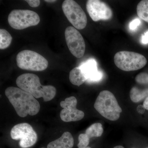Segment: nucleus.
Here are the masks:
<instances>
[{
    "instance_id": "obj_1",
    "label": "nucleus",
    "mask_w": 148,
    "mask_h": 148,
    "mask_svg": "<svg viewBox=\"0 0 148 148\" xmlns=\"http://www.w3.org/2000/svg\"><path fill=\"white\" fill-rule=\"evenodd\" d=\"M5 93L18 116H34L39 112V103L29 92L19 88L11 86L5 89Z\"/></svg>"
},
{
    "instance_id": "obj_2",
    "label": "nucleus",
    "mask_w": 148,
    "mask_h": 148,
    "mask_svg": "<svg viewBox=\"0 0 148 148\" xmlns=\"http://www.w3.org/2000/svg\"><path fill=\"white\" fill-rule=\"evenodd\" d=\"M16 83L18 88L29 92L35 98H42L45 102L51 101L56 94V88L54 86L42 85L39 77L35 74L20 75L16 79Z\"/></svg>"
},
{
    "instance_id": "obj_3",
    "label": "nucleus",
    "mask_w": 148,
    "mask_h": 148,
    "mask_svg": "<svg viewBox=\"0 0 148 148\" xmlns=\"http://www.w3.org/2000/svg\"><path fill=\"white\" fill-rule=\"evenodd\" d=\"M94 107L101 115L112 121L119 119L122 112L114 95L108 90L100 92L94 103Z\"/></svg>"
},
{
    "instance_id": "obj_4",
    "label": "nucleus",
    "mask_w": 148,
    "mask_h": 148,
    "mask_svg": "<svg viewBox=\"0 0 148 148\" xmlns=\"http://www.w3.org/2000/svg\"><path fill=\"white\" fill-rule=\"evenodd\" d=\"M114 62L121 70L125 71H132L143 68L147 64V60L145 56L140 53L123 51L115 54Z\"/></svg>"
},
{
    "instance_id": "obj_5",
    "label": "nucleus",
    "mask_w": 148,
    "mask_h": 148,
    "mask_svg": "<svg viewBox=\"0 0 148 148\" xmlns=\"http://www.w3.org/2000/svg\"><path fill=\"white\" fill-rule=\"evenodd\" d=\"M16 64L18 68L22 70L34 71H41L46 70L48 62L44 57L29 50L22 51L16 56Z\"/></svg>"
},
{
    "instance_id": "obj_6",
    "label": "nucleus",
    "mask_w": 148,
    "mask_h": 148,
    "mask_svg": "<svg viewBox=\"0 0 148 148\" xmlns=\"http://www.w3.org/2000/svg\"><path fill=\"white\" fill-rule=\"evenodd\" d=\"M8 21L10 27L14 29L23 30L38 25L40 22V17L33 11L16 9L10 13Z\"/></svg>"
},
{
    "instance_id": "obj_7",
    "label": "nucleus",
    "mask_w": 148,
    "mask_h": 148,
    "mask_svg": "<svg viewBox=\"0 0 148 148\" xmlns=\"http://www.w3.org/2000/svg\"><path fill=\"white\" fill-rule=\"evenodd\" d=\"M65 16L75 29L82 30L86 27L87 18L80 6L73 0H65L62 5Z\"/></svg>"
},
{
    "instance_id": "obj_8",
    "label": "nucleus",
    "mask_w": 148,
    "mask_h": 148,
    "mask_svg": "<svg viewBox=\"0 0 148 148\" xmlns=\"http://www.w3.org/2000/svg\"><path fill=\"white\" fill-rule=\"evenodd\" d=\"M10 135L13 140H20L19 146L22 148L32 147L38 139L37 133L32 125L25 123L14 125L11 130Z\"/></svg>"
},
{
    "instance_id": "obj_9",
    "label": "nucleus",
    "mask_w": 148,
    "mask_h": 148,
    "mask_svg": "<svg viewBox=\"0 0 148 148\" xmlns=\"http://www.w3.org/2000/svg\"><path fill=\"white\" fill-rule=\"evenodd\" d=\"M66 43L71 53L77 58L84 55L86 45L82 35L75 27H69L65 30Z\"/></svg>"
},
{
    "instance_id": "obj_10",
    "label": "nucleus",
    "mask_w": 148,
    "mask_h": 148,
    "mask_svg": "<svg viewBox=\"0 0 148 148\" xmlns=\"http://www.w3.org/2000/svg\"><path fill=\"white\" fill-rule=\"evenodd\" d=\"M77 103L76 98L74 96L66 98L64 101H61L60 106L63 109L61 110L60 115L63 121H79L84 117V112L77 108Z\"/></svg>"
},
{
    "instance_id": "obj_11",
    "label": "nucleus",
    "mask_w": 148,
    "mask_h": 148,
    "mask_svg": "<svg viewBox=\"0 0 148 148\" xmlns=\"http://www.w3.org/2000/svg\"><path fill=\"white\" fill-rule=\"evenodd\" d=\"M86 7L89 16L93 21L108 20L112 17V9L106 3L102 1L88 0Z\"/></svg>"
},
{
    "instance_id": "obj_12",
    "label": "nucleus",
    "mask_w": 148,
    "mask_h": 148,
    "mask_svg": "<svg viewBox=\"0 0 148 148\" xmlns=\"http://www.w3.org/2000/svg\"><path fill=\"white\" fill-rule=\"evenodd\" d=\"M79 67L87 78L88 82H98L103 78V73L98 71L97 62L93 58L84 62Z\"/></svg>"
},
{
    "instance_id": "obj_13",
    "label": "nucleus",
    "mask_w": 148,
    "mask_h": 148,
    "mask_svg": "<svg viewBox=\"0 0 148 148\" xmlns=\"http://www.w3.org/2000/svg\"><path fill=\"white\" fill-rule=\"evenodd\" d=\"M73 138L70 132H66L57 140L47 145V148H72L73 147Z\"/></svg>"
},
{
    "instance_id": "obj_14",
    "label": "nucleus",
    "mask_w": 148,
    "mask_h": 148,
    "mask_svg": "<svg viewBox=\"0 0 148 148\" xmlns=\"http://www.w3.org/2000/svg\"><path fill=\"white\" fill-rule=\"evenodd\" d=\"M69 79L72 84L79 86L87 79L79 67H76L72 69L69 74Z\"/></svg>"
},
{
    "instance_id": "obj_15",
    "label": "nucleus",
    "mask_w": 148,
    "mask_h": 148,
    "mask_svg": "<svg viewBox=\"0 0 148 148\" xmlns=\"http://www.w3.org/2000/svg\"><path fill=\"white\" fill-rule=\"evenodd\" d=\"M130 96L132 102L138 103L148 96V89L140 90L137 87H132L130 90Z\"/></svg>"
},
{
    "instance_id": "obj_16",
    "label": "nucleus",
    "mask_w": 148,
    "mask_h": 148,
    "mask_svg": "<svg viewBox=\"0 0 148 148\" xmlns=\"http://www.w3.org/2000/svg\"><path fill=\"white\" fill-rule=\"evenodd\" d=\"M103 132V128L101 123H93L86 130L85 133L89 138L101 137Z\"/></svg>"
},
{
    "instance_id": "obj_17",
    "label": "nucleus",
    "mask_w": 148,
    "mask_h": 148,
    "mask_svg": "<svg viewBox=\"0 0 148 148\" xmlns=\"http://www.w3.org/2000/svg\"><path fill=\"white\" fill-rule=\"evenodd\" d=\"M137 13L141 19L148 23V0H143L137 7Z\"/></svg>"
},
{
    "instance_id": "obj_18",
    "label": "nucleus",
    "mask_w": 148,
    "mask_h": 148,
    "mask_svg": "<svg viewBox=\"0 0 148 148\" xmlns=\"http://www.w3.org/2000/svg\"><path fill=\"white\" fill-rule=\"evenodd\" d=\"M12 38L11 35L7 30L0 29V49H4L10 45Z\"/></svg>"
},
{
    "instance_id": "obj_19",
    "label": "nucleus",
    "mask_w": 148,
    "mask_h": 148,
    "mask_svg": "<svg viewBox=\"0 0 148 148\" xmlns=\"http://www.w3.org/2000/svg\"><path fill=\"white\" fill-rule=\"evenodd\" d=\"M79 143L77 145L78 148H84L88 147L90 142V138L86 133L80 134L78 137Z\"/></svg>"
},
{
    "instance_id": "obj_20",
    "label": "nucleus",
    "mask_w": 148,
    "mask_h": 148,
    "mask_svg": "<svg viewBox=\"0 0 148 148\" xmlns=\"http://www.w3.org/2000/svg\"><path fill=\"white\" fill-rule=\"evenodd\" d=\"M135 81L140 84H147L148 83V74L145 73H140L136 76Z\"/></svg>"
},
{
    "instance_id": "obj_21",
    "label": "nucleus",
    "mask_w": 148,
    "mask_h": 148,
    "mask_svg": "<svg viewBox=\"0 0 148 148\" xmlns=\"http://www.w3.org/2000/svg\"><path fill=\"white\" fill-rule=\"evenodd\" d=\"M141 24V21L139 18H135L133 19L129 25L130 29L131 30H134L137 29L138 26Z\"/></svg>"
},
{
    "instance_id": "obj_22",
    "label": "nucleus",
    "mask_w": 148,
    "mask_h": 148,
    "mask_svg": "<svg viewBox=\"0 0 148 148\" xmlns=\"http://www.w3.org/2000/svg\"><path fill=\"white\" fill-rule=\"evenodd\" d=\"M25 1L27 2L29 5L33 8L38 7L40 3V0H26Z\"/></svg>"
},
{
    "instance_id": "obj_23",
    "label": "nucleus",
    "mask_w": 148,
    "mask_h": 148,
    "mask_svg": "<svg viewBox=\"0 0 148 148\" xmlns=\"http://www.w3.org/2000/svg\"><path fill=\"white\" fill-rule=\"evenodd\" d=\"M141 41L143 44L145 45L148 43V31L146 32L142 36Z\"/></svg>"
},
{
    "instance_id": "obj_24",
    "label": "nucleus",
    "mask_w": 148,
    "mask_h": 148,
    "mask_svg": "<svg viewBox=\"0 0 148 148\" xmlns=\"http://www.w3.org/2000/svg\"><path fill=\"white\" fill-rule=\"evenodd\" d=\"M145 108L144 106L142 105H139L137 108V112L138 113L140 114H143L145 112Z\"/></svg>"
},
{
    "instance_id": "obj_25",
    "label": "nucleus",
    "mask_w": 148,
    "mask_h": 148,
    "mask_svg": "<svg viewBox=\"0 0 148 148\" xmlns=\"http://www.w3.org/2000/svg\"><path fill=\"white\" fill-rule=\"evenodd\" d=\"M143 106L145 107V109L148 110V97L146 98L145 100L144 101Z\"/></svg>"
},
{
    "instance_id": "obj_26",
    "label": "nucleus",
    "mask_w": 148,
    "mask_h": 148,
    "mask_svg": "<svg viewBox=\"0 0 148 148\" xmlns=\"http://www.w3.org/2000/svg\"><path fill=\"white\" fill-rule=\"evenodd\" d=\"M45 1L47 2L52 3L56 1H55V0H51H51L50 1V0H45Z\"/></svg>"
},
{
    "instance_id": "obj_27",
    "label": "nucleus",
    "mask_w": 148,
    "mask_h": 148,
    "mask_svg": "<svg viewBox=\"0 0 148 148\" xmlns=\"http://www.w3.org/2000/svg\"><path fill=\"white\" fill-rule=\"evenodd\" d=\"M113 148H124V147H123L121 146H117Z\"/></svg>"
},
{
    "instance_id": "obj_28",
    "label": "nucleus",
    "mask_w": 148,
    "mask_h": 148,
    "mask_svg": "<svg viewBox=\"0 0 148 148\" xmlns=\"http://www.w3.org/2000/svg\"><path fill=\"white\" fill-rule=\"evenodd\" d=\"M84 148H91L90 147H86Z\"/></svg>"
},
{
    "instance_id": "obj_29",
    "label": "nucleus",
    "mask_w": 148,
    "mask_h": 148,
    "mask_svg": "<svg viewBox=\"0 0 148 148\" xmlns=\"http://www.w3.org/2000/svg\"></svg>"
},
{
    "instance_id": "obj_30",
    "label": "nucleus",
    "mask_w": 148,
    "mask_h": 148,
    "mask_svg": "<svg viewBox=\"0 0 148 148\" xmlns=\"http://www.w3.org/2000/svg\"></svg>"
}]
</instances>
